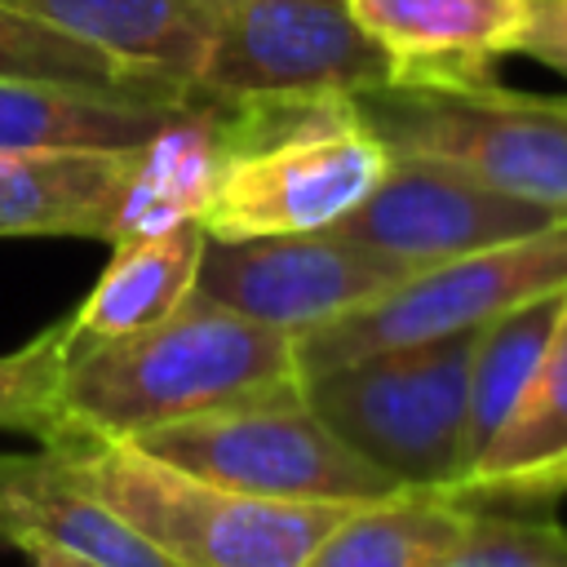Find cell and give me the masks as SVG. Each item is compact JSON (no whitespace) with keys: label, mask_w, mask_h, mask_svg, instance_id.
Returning a JSON list of instances; mask_svg holds the SVG:
<instances>
[{"label":"cell","mask_w":567,"mask_h":567,"mask_svg":"<svg viewBox=\"0 0 567 567\" xmlns=\"http://www.w3.org/2000/svg\"><path fill=\"white\" fill-rule=\"evenodd\" d=\"M567 492V315L514 412L443 492L465 509H536Z\"/></svg>","instance_id":"cell-14"},{"label":"cell","mask_w":567,"mask_h":567,"mask_svg":"<svg viewBox=\"0 0 567 567\" xmlns=\"http://www.w3.org/2000/svg\"><path fill=\"white\" fill-rule=\"evenodd\" d=\"M558 221L567 217L554 208L501 195L456 168L390 155L381 182L332 230L372 252L394 257L408 270H425L452 257H470L483 248L540 235Z\"/></svg>","instance_id":"cell-10"},{"label":"cell","mask_w":567,"mask_h":567,"mask_svg":"<svg viewBox=\"0 0 567 567\" xmlns=\"http://www.w3.org/2000/svg\"><path fill=\"white\" fill-rule=\"evenodd\" d=\"M128 66L195 89L208 49V0H0Z\"/></svg>","instance_id":"cell-15"},{"label":"cell","mask_w":567,"mask_h":567,"mask_svg":"<svg viewBox=\"0 0 567 567\" xmlns=\"http://www.w3.org/2000/svg\"><path fill=\"white\" fill-rule=\"evenodd\" d=\"M204 244L208 235L199 217H182L173 226L115 239L111 266L71 315V337H124L177 315L195 297Z\"/></svg>","instance_id":"cell-17"},{"label":"cell","mask_w":567,"mask_h":567,"mask_svg":"<svg viewBox=\"0 0 567 567\" xmlns=\"http://www.w3.org/2000/svg\"><path fill=\"white\" fill-rule=\"evenodd\" d=\"M567 315V288L540 292L523 306L501 310L478 328L474 354H470V408H465V465L487 447V439L501 430V421L523 399L527 381L545 363L558 328Z\"/></svg>","instance_id":"cell-18"},{"label":"cell","mask_w":567,"mask_h":567,"mask_svg":"<svg viewBox=\"0 0 567 567\" xmlns=\"http://www.w3.org/2000/svg\"><path fill=\"white\" fill-rule=\"evenodd\" d=\"M75 478L155 540L177 567H301L363 501H275L186 474L128 439L62 452Z\"/></svg>","instance_id":"cell-3"},{"label":"cell","mask_w":567,"mask_h":567,"mask_svg":"<svg viewBox=\"0 0 567 567\" xmlns=\"http://www.w3.org/2000/svg\"><path fill=\"white\" fill-rule=\"evenodd\" d=\"M0 80H40L62 89H89L142 102H195V89L128 66L93 44H80L9 4H0Z\"/></svg>","instance_id":"cell-20"},{"label":"cell","mask_w":567,"mask_h":567,"mask_svg":"<svg viewBox=\"0 0 567 567\" xmlns=\"http://www.w3.org/2000/svg\"><path fill=\"white\" fill-rule=\"evenodd\" d=\"M71 315L31 337L22 350L0 354V430H22L53 452L80 447L84 439L62 408V372L71 354Z\"/></svg>","instance_id":"cell-21"},{"label":"cell","mask_w":567,"mask_h":567,"mask_svg":"<svg viewBox=\"0 0 567 567\" xmlns=\"http://www.w3.org/2000/svg\"><path fill=\"white\" fill-rule=\"evenodd\" d=\"M146 146V142H142ZM133 151H0V239H120Z\"/></svg>","instance_id":"cell-13"},{"label":"cell","mask_w":567,"mask_h":567,"mask_svg":"<svg viewBox=\"0 0 567 567\" xmlns=\"http://www.w3.org/2000/svg\"><path fill=\"white\" fill-rule=\"evenodd\" d=\"M439 567H567V527L545 514L470 509L461 540Z\"/></svg>","instance_id":"cell-22"},{"label":"cell","mask_w":567,"mask_h":567,"mask_svg":"<svg viewBox=\"0 0 567 567\" xmlns=\"http://www.w3.org/2000/svg\"><path fill=\"white\" fill-rule=\"evenodd\" d=\"M412 270L337 230L208 239L195 275V297L270 323L279 332H310L354 306L381 297Z\"/></svg>","instance_id":"cell-9"},{"label":"cell","mask_w":567,"mask_h":567,"mask_svg":"<svg viewBox=\"0 0 567 567\" xmlns=\"http://www.w3.org/2000/svg\"><path fill=\"white\" fill-rule=\"evenodd\" d=\"M195 102H142L40 80H0V151H133Z\"/></svg>","instance_id":"cell-16"},{"label":"cell","mask_w":567,"mask_h":567,"mask_svg":"<svg viewBox=\"0 0 567 567\" xmlns=\"http://www.w3.org/2000/svg\"><path fill=\"white\" fill-rule=\"evenodd\" d=\"M390 155L456 168L501 195L567 217V97L487 84H385L354 97Z\"/></svg>","instance_id":"cell-5"},{"label":"cell","mask_w":567,"mask_h":567,"mask_svg":"<svg viewBox=\"0 0 567 567\" xmlns=\"http://www.w3.org/2000/svg\"><path fill=\"white\" fill-rule=\"evenodd\" d=\"M22 554L31 558V567H97V563L80 558L75 549H62V545H49V540H31V545H22Z\"/></svg>","instance_id":"cell-24"},{"label":"cell","mask_w":567,"mask_h":567,"mask_svg":"<svg viewBox=\"0 0 567 567\" xmlns=\"http://www.w3.org/2000/svg\"><path fill=\"white\" fill-rule=\"evenodd\" d=\"M390 80V58L350 0H208L195 97H359Z\"/></svg>","instance_id":"cell-7"},{"label":"cell","mask_w":567,"mask_h":567,"mask_svg":"<svg viewBox=\"0 0 567 567\" xmlns=\"http://www.w3.org/2000/svg\"><path fill=\"white\" fill-rule=\"evenodd\" d=\"M213 106V182L199 208L208 239L332 230L390 164L354 97H244Z\"/></svg>","instance_id":"cell-2"},{"label":"cell","mask_w":567,"mask_h":567,"mask_svg":"<svg viewBox=\"0 0 567 567\" xmlns=\"http://www.w3.org/2000/svg\"><path fill=\"white\" fill-rule=\"evenodd\" d=\"M288 399H301L297 337L199 297L164 323L75 341L62 372V408L80 439H137Z\"/></svg>","instance_id":"cell-1"},{"label":"cell","mask_w":567,"mask_h":567,"mask_svg":"<svg viewBox=\"0 0 567 567\" xmlns=\"http://www.w3.org/2000/svg\"><path fill=\"white\" fill-rule=\"evenodd\" d=\"M49 540L97 567H177L128 518L102 505L53 447L0 452V549Z\"/></svg>","instance_id":"cell-12"},{"label":"cell","mask_w":567,"mask_h":567,"mask_svg":"<svg viewBox=\"0 0 567 567\" xmlns=\"http://www.w3.org/2000/svg\"><path fill=\"white\" fill-rule=\"evenodd\" d=\"M359 27L385 49L390 84H487L514 53L527 0H350Z\"/></svg>","instance_id":"cell-11"},{"label":"cell","mask_w":567,"mask_h":567,"mask_svg":"<svg viewBox=\"0 0 567 567\" xmlns=\"http://www.w3.org/2000/svg\"><path fill=\"white\" fill-rule=\"evenodd\" d=\"M470 509L439 492H399L354 505L301 567H439Z\"/></svg>","instance_id":"cell-19"},{"label":"cell","mask_w":567,"mask_h":567,"mask_svg":"<svg viewBox=\"0 0 567 567\" xmlns=\"http://www.w3.org/2000/svg\"><path fill=\"white\" fill-rule=\"evenodd\" d=\"M128 443L208 483L275 501H385L408 492L394 474L346 447L306 399L230 408L146 430Z\"/></svg>","instance_id":"cell-8"},{"label":"cell","mask_w":567,"mask_h":567,"mask_svg":"<svg viewBox=\"0 0 567 567\" xmlns=\"http://www.w3.org/2000/svg\"><path fill=\"white\" fill-rule=\"evenodd\" d=\"M478 328L337 363L301 381L315 416L408 492H447L465 465L470 354Z\"/></svg>","instance_id":"cell-4"},{"label":"cell","mask_w":567,"mask_h":567,"mask_svg":"<svg viewBox=\"0 0 567 567\" xmlns=\"http://www.w3.org/2000/svg\"><path fill=\"white\" fill-rule=\"evenodd\" d=\"M514 53H523L567 80V0H527Z\"/></svg>","instance_id":"cell-23"},{"label":"cell","mask_w":567,"mask_h":567,"mask_svg":"<svg viewBox=\"0 0 567 567\" xmlns=\"http://www.w3.org/2000/svg\"><path fill=\"white\" fill-rule=\"evenodd\" d=\"M558 288H567V221L501 248H483L470 257L412 270L408 279L354 306L350 315H337L301 332L297 337L301 381L350 359L474 332L501 310Z\"/></svg>","instance_id":"cell-6"}]
</instances>
